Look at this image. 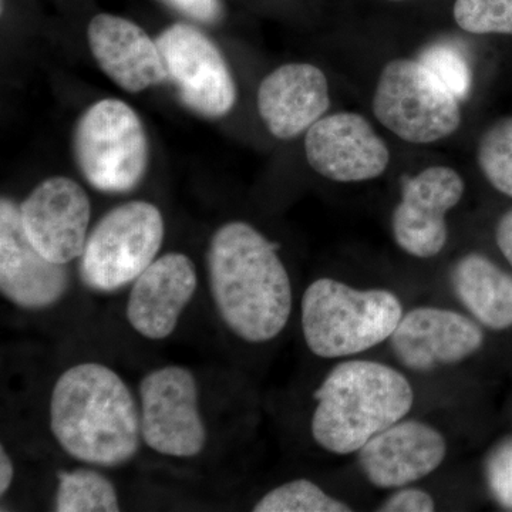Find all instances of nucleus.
Returning a JSON list of instances; mask_svg holds the SVG:
<instances>
[{
  "instance_id": "6ab92c4d",
  "label": "nucleus",
  "mask_w": 512,
  "mask_h": 512,
  "mask_svg": "<svg viewBox=\"0 0 512 512\" xmlns=\"http://www.w3.org/2000/svg\"><path fill=\"white\" fill-rule=\"evenodd\" d=\"M451 285L480 325L493 330L512 328V276L487 256L473 252L458 259Z\"/></svg>"
},
{
  "instance_id": "ddd939ff",
  "label": "nucleus",
  "mask_w": 512,
  "mask_h": 512,
  "mask_svg": "<svg viewBox=\"0 0 512 512\" xmlns=\"http://www.w3.org/2000/svg\"><path fill=\"white\" fill-rule=\"evenodd\" d=\"M305 153L316 173L338 183L375 180L390 163L383 138L356 113L332 114L316 121L306 133Z\"/></svg>"
},
{
  "instance_id": "5701e85b",
  "label": "nucleus",
  "mask_w": 512,
  "mask_h": 512,
  "mask_svg": "<svg viewBox=\"0 0 512 512\" xmlns=\"http://www.w3.org/2000/svg\"><path fill=\"white\" fill-rule=\"evenodd\" d=\"M454 18L474 35H512V0H457Z\"/></svg>"
},
{
  "instance_id": "f257e3e1",
  "label": "nucleus",
  "mask_w": 512,
  "mask_h": 512,
  "mask_svg": "<svg viewBox=\"0 0 512 512\" xmlns=\"http://www.w3.org/2000/svg\"><path fill=\"white\" fill-rule=\"evenodd\" d=\"M278 248L241 221L222 225L208 248V284L218 315L252 345L278 338L291 318V278Z\"/></svg>"
},
{
  "instance_id": "f8f14e48",
  "label": "nucleus",
  "mask_w": 512,
  "mask_h": 512,
  "mask_svg": "<svg viewBox=\"0 0 512 512\" xmlns=\"http://www.w3.org/2000/svg\"><path fill=\"white\" fill-rule=\"evenodd\" d=\"M66 265L40 254L23 229L15 202H0V293L18 308L42 311L62 301L69 291Z\"/></svg>"
},
{
  "instance_id": "9d476101",
  "label": "nucleus",
  "mask_w": 512,
  "mask_h": 512,
  "mask_svg": "<svg viewBox=\"0 0 512 512\" xmlns=\"http://www.w3.org/2000/svg\"><path fill=\"white\" fill-rule=\"evenodd\" d=\"M464 181L456 170L443 165L426 168L402 180V200L394 208L392 231L406 254L427 259L446 247L447 212L463 198Z\"/></svg>"
},
{
  "instance_id": "4468645a",
  "label": "nucleus",
  "mask_w": 512,
  "mask_h": 512,
  "mask_svg": "<svg viewBox=\"0 0 512 512\" xmlns=\"http://www.w3.org/2000/svg\"><path fill=\"white\" fill-rule=\"evenodd\" d=\"M389 343L404 367L426 373L473 356L483 348L484 333L476 320L463 313L420 306L403 313Z\"/></svg>"
},
{
  "instance_id": "dca6fc26",
  "label": "nucleus",
  "mask_w": 512,
  "mask_h": 512,
  "mask_svg": "<svg viewBox=\"0 0 512 512\" xmlns=\"http://www.w3.org/2000/svg\"><path fill=\"white\" fill-rule=\"evenodd\" d=\"M197 286V268L190 256L180 252L160 256L131 286L126 305L128 323L144 339L170 338Z\"/></svg>"
},
{
  "instance_id": "a211bd4d",
  "label": "nucleus",
  "mask_w": 512,
  "mask_h": 512,
  "mask_svg": "<svg viewBox=\"0 0 512 512\" xmlns=\"http://www.w3.org/2000/svg\"><path fill=\"white\" fill-rule=\"evenodd\" d=\"M90 49L101 70L130 93L168 82L157 42L130 20L97 15L87 29Z\"/></svg>"
},
{
  "instance_id": "2eb2a0df",
  "label": "nucleus",
  "mask_w": 512,
  "mask_h": 512,
  "mask_svg": "<svg viewBox=\"0 0 512 512\" xmlns=\"http://www.w3.org/2000/svg\"><path fill=\"white\" fill-rule=\"evenodd\" d=\"M447 441L419 420H400L357 451L363 476L377 488H400L423 480L443 464Z\"/></svg>"
},
{
  "instance_id": "39448f33",
  "label": "nucleus",
  "mask_w": 512,
  "mask_h": 512,
  "mask_svg": "<svg viewBox=\"0 0 512 512\" xmlns=\"http://www.w3.org/2000/svg\"><path fill=\"white\" fill-rule=\"evenodd\" d=\"M156 205L130 201L107 212L87 237L80 278L96 292H114L136 281L156 261L164 241Z\"/></svg>"
},
{
  "instance_id": "0eeeda50",
  "label": "nucleus",
  "mask_w": 512,
  "mask_h": 512,
  "mask_svg": "<svg viewBox=\"0 0 512 512\" xmlns=\"http://www.w3.org/2000/svg\"><path fill=\"white\" fill-rule=\"evenodd\" d=\"M74 156L96 190H134L148 164L146 131L136 111L120 100L93 104L77 123Z\"/></svg>"
},
{
  "instance_id": "393cba45",
  "label": "nucleus",
  "mask_w": 512,
  "mask_h": 512,
  "mask_svg": "<svg viewBox=\"0 0 512 512\" xmlns=\"http://www.w3.org/2000/svg\"><path fill=\"white\" fill-rule=\"evenodd\" d=\"M485 476L495 500L512 510V439L491 451L485 463Z\"/></svg>"
},
{
  "instance_id": "f3484780",
  "label": "nucleus",
  "mask_w": 512,
  "mask_h": 512,
  "mask_svg": "<svg viewBox=\"0 0 512 512\" xmlns=\"http://www.w3.org/2000/svg\"><path fill=\"white\" fill-rule=\"evenodd\" d=\"M328 79L318 67L291 63L262 80L258 111L276 138L291 140L309 130L329 109Z\"/></svg>"
},
{
  "instance_id": "20e7f679",
  "label": "nucleus",
  "mask_w": 512,
  "mask_h": 512,
  "mask_svg": "<svg viewBox=\"0 0 512 512\" xmlns=\"http://www.w3.org/2000/svg\"><path fill=\"white\" fill-rule=\"evenodd\" d=\"M403 313L402 302L387 289L320 278L303 293V338L322 359L356 356L389 340Z\"/></svg>"
},
{
  "instance_id": "6e6552de",
  "label": "nucleus",
  "mask_w": 512,
  "mask_h": 512,
  "mask_svg": "<svg viewBox=\"0 0 512 512\" xmlns=\"http://www.w3.org/2000/svg\"><path fill=\"white\" fill-rule=\"evenodd\" d=\"M138 394L144 444L161 456H200L208 431L194 373L183 366L158 367L141 379Z\"/></svg>"
},
{
  "instance_id": "9b49d317",
  "label": "nucleus",
  "mask_w": 512,
  "mask_h": 512,
  "mask_svg": "<svg viewBox=\"0 0 512 512\" xmlns=\"http://www.w3.org/2000/svg\"><path fill=\"white\" fill-rule=\"evenodd\" d=\"M19 212L29 241L47 259L67 265L82 256L92 207L79 184L66 177L49 178L19 205Z\"/></svg>"
},
{
  "instance_id": "f03ea898",
  "label": "nucleus",
  "mask_w": 512,
  "mask_h": 512,
  "mask_svg": "<svg viewBox=\"0 0 512 512\" xmlns=\"http://www.w3.org/2000/svg\"><path fill=\"white\" fill-rule=\"evenodd\" d=\"M50 431L64 453L99 467H120L140 450V406L109 366L84 362L64 370L49 403Z\"/></svg>"
},
{
  "instance_id": "1a4fd4ad",
  "label": "nucleus",
  "mask_w": 512,
  "mask_h": 512,
  "mask_svg": "<svg viewBox=\"0 0 512 512\" xmlns=\"http://www.w3.org/2000/svg\"><path fill=\"white\" fill-rule=\"evenodd\" d=\"M157 46L168 82L188 109L208 119L225 116L234 107L237 90L218 47L192 26H171Z\"/></svg>"
},
{
  "instance_id": "bb28decb",
  "label": "nucleus",
  "mask_w": 512,
  "mask_h": 512,
  "mask_svg": "<svg viewBox=\"0 0 512 512\" xmlns=\"http://www.w3.org/2000/svg\"><path fill=\"white\" fill-rule=\"evenodd\" d=\"M165 2L198 22L214 23L221 18L220 0H165Z\"/></svg>"
},
{
  "instance_id": "aec40b11",
  "label": "nucleus",
  "mask_w": 512,
  "mask_h": 512,
  "mask_svg": "<svg viewBox=\"0 0 512 512\" xmlns=\"http://www.w3.org/2000/svg\"><path fill=\"white\" fill-rule=\"evenodd\" d=\"M57 512H117L119 495L113 483L90 468L63 470L57 474Z\"/></svg>"
},
{
  "instance_id": "c85d7f7f",
  "label": "nucleus",
  "mask_w": 512,
  "mask_h": 512,
  "mask_svg": "<svg viewBox=\"0 0 512 512\" xmlns=\"http://www.w3.org/2000/svg\"><path fill=\"white\" fill-rule=\"evenodd\" d=\"M15 478V466L5 447H0V495H5L10 490Z\"/></svg>"
},
{
  "instance_id": "b1692460",
  "label": "nucleus",
  "mask_w": 512,
  "mask_h": 512,
  "mask_svg": "<svg viewBox=\"0 0 512 512\" xmlns=\"http://www.w3.org/2000/svg\"><path fill=\"white\" fill-rule=\"evenodd\" d=\"M417 60L436 74L458 100L467 99L473 76L463 50L451 43H434L421 50Z\"/></svg>"
},
{
  "instance_id": "a878e982",
  "label": "nucleus",
  "mask_w": 512,
  "mask_h": 512,
  "mask_svg": "<svg viewBox=\"0 0 512 512\" xmlns=\"http://www.w3.org/2000/svg\"><path fill=\"white\" fill-rule=\"evenodd\" d=\"M436 510L433 497L420 488H397L390 497L383 501L377 511L383 512H431Z\"/></svg>"
},
{
  "instance_id": "4be33fe9",
  "label": "nucleus",
  "mask_w": 512,
  "mask_h": 512,
  "mask_svg": "<svg viewBox=\"0 0 512 512\" xmlns=\"http://www.w3.org/2000/svg\"><path fill=\"white\" fill-rule=\"evenodd\" d=\"M478 164L488 183L512 198V116L485 131L478 144Z\"/></svg>"
},
{
  "instance_id": "7ed1b4c3",
  "label": "nucleus",
  "mask_w": 512,
  "mask_h": 512,
  "mask_svg": "<svg viewBox=\"0 0 512 512\" xmlns=\"http://www.w3.org/2000/svg\"><path fill=\"white\" fill-rule=\"evenodd\" d=\"M313 440L328 453H357L367 441L410 413L412 384L393 367L372 360L338 363L315 394Z\"/></svg>"
},
{
  "instance_id": "412c9836",
  "label": "nucleus",
  "mask_w": 512,
  "mask_h": 512,
  "mask_svg": "<svg viewBox=\"0 0 512 512\" xmlns=\"http://www.w3.org/2000/svg\"><path fill=\"white\" fill-rule=\"evenodd\" d=\"M255 512H348L349 504L325 493L318 484L299 478L278 485L254 507Z\"/></svg>"
},
{
  "instance_id": "423d86ee",
  "label": "nucleus",
  "mask_w": 512,
  "mask_h": 512,
  "mask_svg": "<svg viewBox=\"0 0 512 512\" xmlns=\"http://www.w3.org/2000/svg\"><path fill=\"white\" fill-rule=\"evenodd\" d=\"M458 101L419 60L397 59L380 73L373 113L407 143L429 144L456 133L461 124Z\"/></svg>"
},
{
  "instance_id": "cd10ccee",
  "label": "nucleus",
  "mask_w": 512,
  "mask_h": 512,
  "mask_svg": "<svg viewBox=\"0 0 512 512\" xmlns=\"http://www.w3.org/2000/svg\"><path fill=\"white\" fill-rule=\"evenodd\" d=\"M498 248L512 266V210L505 212L495 231Z\"/></svg>"
}]
</instances>
